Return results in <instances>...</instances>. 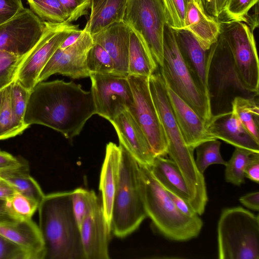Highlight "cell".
<instances>
[{
	"instance_id": "836d02e7",
	"label": "cell",
	"mask_w": 259,
	"mask_h": 259,
	"mask_svg": "<svg viewBox=\"0 0 259 259\" xmlns=\"http://www.w3.org/2000/svg\"><path fill=\"white\" fill-rule=\"evenodd\" d=\"M39 204L35 200L18 192L6 200L7 210L15 221L31 219Z\"/></svg>"
},
{
	"instance_id": "ac0fdd59",
	"label": "cell",
	"mask_w": 259,
	"mask_h": 259,
	"mask_svg": "<svg viewBox=\"0 0 259 259\" xmlns=\"http://www.w3.org/2000/svg\"><path fill=\"white\" fill-rule=\"evenodd\" d=\"M165 84L169 103L187 146L194 150L200 144L217 139L208 132L206 124L194 110Z\"/></svg>"
},
{
	"instance_id": "7bdbcfd3",
	"label": "cell",
	"mask_w": 259,
	"mask_h": 259,
	"mask_svg": "<svg viewBox=\"0 0 259 259\" xmlns=\"http://www.w3.org/2000/svg\"><path fill=\"white\" fill-rule=\"evenodd\" d=\"M24 8L22 0H0V25Z\"/></svg>"
},
{
	"instance_id": "5bb4252c",
	"label": "cell",
	"mask_w": 259,
	"mask_h": 259,
	"mask_svg": "<svg viewBox=\"0 0 259 259\" xmlns=\"http://www.w3.org/2000/svg\"><path fill=\"white\" fill-rule=\"evenodd\" d=\"M45 23L30 9L24 8L0 25V50L23 56L36 45Z\"/></svg>"
},
{
	"instance_id": "8992f818",
	"label": "cell",
	"mask_w": 259,
	"mask_h": 259,
	"mask_svg": "<svg viewBox=\"0 0 259 259\" xmlns=\"http://www.w3.org/2000/svg\"><path fill=\"white\" fill-rule=\"evenodd\" d=\"M121 157L118 186L114 198L111 233L119 238L135 231L147 217L142 200L137 161L120 145Z\"/></svg>"
},
{
	"instance_id": "1f68e13d",
	"label": "cell",
	"mask_w": 259,
	"mask_h": 259,
	"mask_svg": "<svg viewBox=\"0 0 259 259\" xmlns=\"http://www.w3.org/2000/svg\"><path fill=\"white\" fill-rule=\"evenodd\" d=\"M30 9L43 22L61 23L67 14L59 0H26Z\"/></svg>"
},
{
	"instance_id": "f907efd6",
	"label": "cell",
	"mask_w": 259,
	"mask_h": 259,
	"mask_svg": "<svg viewBox=\"0 0 259 259\" xmlns=\"http://www.w3.org/2000/svg\"><path fill=\"white\" fill-rule=\"evenodd\" d=\"M16 192L9 184L0 179V199L6 200Z\"/></svg>"
},
{
	"instance_id": "6da1fadb",
	"label": "cell",
	"mask_w": 259,
	"mask_h": 259,
	"mask_svg": "<svg viewBox=\"0 0 259 259\" xmlns=\"http://www.w3.org/2000/svg\"><path fill=\"white\" fill-rule=\"evenodd\" d=\"M91 91L63 80L38 82L30 91L24 121L55 130L69 139L78 135L94 114Z\"/></svg>"
},
{
	"instance_id": "74e56055",
	"label": "cell",
	"mask_w": 259,
	"mask_h": 259,
	"mask_svg": "<svg viewBox=\"0 0 259 259\" xmlns=\"http://www.w3.org/2000/svg\"><path fill=\"white\" fill-rule=\"evenodd\" d=\"M164 6L167 25L172 29H184L185 17L189 0H162Z\"/></svg>"
},
{
	"instance_id": "3957f363",
	"label": "cell",
	"mask_w": 259,
	"mask_h": 259,
	"mask_svg": "<svg viewBox=\"0 0 259 259\" xmlns=\"http://www.w3.org/2000/svg\"><path fill=\"white\" fill-rule=\"evenodd\" d=\"M38 210L45 259H85L71 191L45 195Z\"/></svg>"
},
{
	"instance_id": "d4e9b609",
	"label": "cell",
	"mask_w": 259,
	"mask_h": 259,
	"mask_svg": "<svg viewBox=\"0 0 259 259\" xmlns=\"http://www.w3.org/2000/svg\"><path fill=\"white\" fill-rule=\"evenodd\" d=\"M149 168L166 190L182 198L190 204L191 195L188 186L173 160L165 156H156Z\"/></svg>"
},
{
	"instance_id": "7dc6e473",
	"label": "cell",
	"mask_w": 259,
	"mask_h": 259,
	"mask_svg": "<svg viewBox=\"0 0 259 259\" xmlns=\"http://www.w3.org/2000/svg\"><path fill=\"white\" fill-rule=\"evenodd\" d=\"M240 202L246 207L258 211L259 210V192H253L241 196Z\"/></svg>"
},
{
	"instance_id": "d6a6232c",
	"label": "cell",
	"mask_w": 259,
	"mask_h": 259,
	"mask_svg": "<svg viewBox=\"0 0 259 259\" xmlns=\"http://www.w3.org/2000/svg\"><path fill=\"white\" fill-rule=\"evenodd\" d=\"M74 214L80 228L82 221L101 201L94 191L78 188L71 191Z\"/></svg>"
},
{
	"instance_id": "681fc988",
	"label": "cell",
	"mask_w": 259,
	"mask_h": 259,
	"mask_svg": "<svg viewBox=\"0 0 259 259\" xmlns=\"http://www.w3.org/2000/svg\"><path fill=\"white\" fill-rule=\"evenodd\" d=\"M82 32L79 29L69 34L60 45L59 48L65 49L74 44L78 39Z\"/></svg>"
},
{
	"instance_id": "603a6c76",
	"label": "cell",
	"mask_w": 259,
	"mask_h": 259,
	"mask_svg": "<svg viewBox=\"0 0 259 259\" xmlns=\"http://www.w3.org/2000/svg\"><path fill=\"white\" fill-rule=\"evenodd\" d=\"M184 29L190 32L205 50L217 40L221 33L219 19L205 11L200 0H189L187 3Z\"/></svg>"
},
{
	"instance_id": "4dcf8cb0",
	"label": "cell",
	"mask_w": 259,
	"mask_h": 259,
	"mask_svg": "<svg viewBox=\"0 0 259 259\" xmlns=\"http://www.w3.org/2000/svg\"><path fill=\"white\" fill-rule=\"evenodd\" d=\"M253 153L255 152L235 147L232 156L225 165V179L227 183L240 186L245 182V169Z\"/></svg>"
},
{
	"instance_id": "484cf974",
	"label": "cell",
	"mask_w": 259,
	"mask_h": 259,
	"mask_svg": "<svg viewBox=\"0 0 259 259\" xmlns=\"http://www.w3.org/2000/svg\"><path fill=\"white\" fill-rule=\"evenodd\" d=\"M125 0H91L88 21L92 35L111 24L122 21Z\"/></svg>"
},
{
	"instance_id": "7a4b0ae2",
	"label": "cell",
	"mask_w": 259,
	"mask_h": 259,
	"mask_svg": "<svg viewBox=\"0 0 259 259\" xmlns=\"http://www.w3.org/2000/svg\"><path fill=\"white\" fill-rule=\"evenodd\" d=\"M151 95L157 111L167 143V154L179 168L189 190L190 205L197 212L204 210L208 201L203 174L198 169L194 150L186 144L175 118L160 72L149 77Z\"/></svg>"
},
{
	"instance_id": "4fadbf2b",
	"label": "cell",
	"mask_w": 259,
	"mask_h": 259,
	"mask_svg": "<svg viewBox=\"0 0 259 259\" xmlns=\"http://www.w3.org/2000/svg\"><path fill=\"white\" fill-rule=\"evenodd\" d=\"M91 91L96 114L109 121L134 104L127 76L115 73H91Z\"/></svg>"
},
{
	"instance_id": "b9f144b4",
	"label": "cell",
	"mask_w": 259,
	"mask_h": 259,
	"mask_svg": "<svg viewBox=\"0 0 259 259\" xmlns=\"http://www.w3.org/2000/svg\"><path fill=\"white\" fill-rule=\"evenodd\" d=\"M0 259H27L23 250L12 241L0 235Z\"/></svg>"
},
{
	"instance_id": "4316f807",
	"label": "cell",
	"mask_w": 259,
	"mask_h": 259,
	"mask_svg": "<svg viewBox=\"0 0 259 259\" xmlns=\"http://www.w3.org/2000/svg\"><path fill=\"white\" fill-rule=\"evenodd\" d=\"M0 179L39 203L45 196L38 183L30 176L27 161L17 167L0 169Z\"/></svg>"
},
{
	"instance_id": "f35d334b",
	"label": "cell",
	"mask_w": 259,
	"mask_h": 259,
	"mask_svg": "<svg viewBox=\"0 0 259 259\" xmlns=\"http://www.w3.org/2000/svg\"><path fill=\"white\" fill-rule=\"evenodd\" d=\"M30 92L14 80L11 83L10 101L13 111L19 122L25 124L24 115Z\"/></svg>"
},
{
	"instance_id": "ffe728a7",
	"label": "cell",
	"mask_w": 259,
	"mask_h": 259,
	"mask_svg": "<svg viewBox=\"0 0 259 259\" xmlns=\"http://www.w3.org/2000/svg\"><path fill=\"white\" fill-rule=\"evenodd\" d=\"M208 132L235 147L259 153V142L245 128L235 112L212 116L206 125Z\"/></svg>"
},
{
	"instance_id": "2e32d148",
	"label": "cell",
	"mask_w": 259,
	"mask_h": 259,
	"mask_svg": "<svg viewBox=\"0 0 259 259\" xmlns=\"http://www.w3.org/2000/svg\"><path fill=\"white\" fill-rule=\"evenodd\" d=\"M121 145L139 164L150 167L155 155L140 126L127 109L110 121Z\"/></svg>"
},
{
	"instance_id": "d6986e66",
	"label": "cell",
	"mask_w": 259,
	"mask_h": 259,
	"mask_svg": "<svg viewBox=\"0 0 259 259\" xmlns=\"http://www.w3.org/2000/svg\"><path fill=\"white\" fill-rule=\"evenodd\" d=\"M131 30L122 22L114 23L92 35L94 43L101 45L114 63V73L128 76V52Z\"/></svg>"
},
{
	"instance_id": "30bf717a",
	"label": "cell",
	"mask_w": 259,
	"mask_h": 259,
	"mask_svg": "<svg viewBox=\"0 0 259 259\" xmlns=\"http://www.w3.org/2000/svg\"><path fill=\"white\" fill-rule=\"evenodd\" d=\"M219 21L220 33L229 46L240 78L248 90L259 93V62L253 31L243 22Z\"/></svg>"
},
{
	"instance_id": "ee69618b",
	"label": "cell",
	"mask_w": 259,
	"mask_h": 259,
	"mask_svg": "<svg viewBox=\"0 0 259 259\" xmlns=\"http://www.w3.org/2000/svg\"><path fill=\"white\" fill-rule=\"evenodd\" d=\"M245 178L258 184L259 182V153H253L244 171Z\"/></svg>"
},
{
	"instance_id": "83f0119b",
	"label": "cell",
	"mask_w": 259,
	"mask_h": 259,
	"mask_svg": "<svg viewBox=\"0 0 259 259\" xmlns=\"http://www.w3.org/2000/svg\"><path fill=\"white\" fill-rule=\"evenodd\" d=\"M158 66L152 56L131 30L130 37L128 75L149 77Z\"/></svg>"
},
{
	"instance_id": "5b68a950",
	"label": "cell",
	"mask_w": 259,
	"mask_h": 259,
	"mask_svg": "<svg viewBox=\"0 0 259 259\" xmlns=\"http://www.w3.org/2000/svg\"><path fill=\"white\" fill-rule=\"evenodd\" d=\"M207 85L212 116L232 111L236 97L258 98L259 93L248 90L240 78L229 46L221 34L207 50Z\"/></svg>"
},
{
	"instance_id": "277c9868",
	"label": "cell",
	"mask_w": 259,
	"mask_h": 259,
	"mask_svg": "<svg viewBox=\"0 0 259 259\" xmlns=\"http://www.w3.org/2000/svg\"><path fill=\"white\" fill-rule=\"evenodd\" d=\"M139 167L140 189L145 209L158 232L175 241L197 237L203 225L199 215L191 218L183 214L149 167L140 164Z\"/></svg>"
},
{
	"instance_id": "c3c4849f",
	"label": "cell",
	"mask_w": 259,
	"mask_h": 259,
	"mask_svg": "<svg viewBox=\"0 0 259 259\" xmlns=\"http://www.w3.org/2000/svg\"><path fill=\"white\" fill-rule=\"evenodd\" d=\"M250 10L251 12L249 11L245 16L244 23L250 27L252 31H253L258 25V3L256 4Z\"/></svg>"
},
{
	"instance_id": "9a60e30c",
	"label": "cell",
	"mask_w": 259,
	"mask_h": 259,
	"mask_svg": "<svg viewBox=\"0 0 259 259\" xmlns=\"http://www.w3.org/2000/svg\"><path fill=\"white\" fill-rule=\"evenodd\" d=\"M94 44L87 22L74 44L65 49L59 48L55 51L40 72L38 82L56 73L73 79L90 77L91 73L87 65V56Z\"/></svg>"
},
{
	"instance_id": "52a82bcc",
	"label": "cell",
	"mask_w": 259,
	"mask_h": 259,
	"mask_svg": "<svg viewBox=\"0 0 259 259\" xmlns=\"http://www.w3.org/2000/svg\"><path fill=\"white\" fill-rule=\"evenodd\" d=\"M220 259H259V217L242 207L223 209L217 225Z\"/></svg>"
},
{
	"instance_id": "e575fe53",
	"label": "cell",
	"mask_w": 259,
	"mask_h": 259,
	"mask_svg": "<svg viewBox=\"0 0 259 259\" xmlns=\"http://www.w3.org/2000/svg\"><path fill=\"white\" fill-rule=\"evenodd\" d=\"M221 142L217 139L205 141L196 148V165L198 170L203 174L211 164H220L225 165L226 162L220 152Z\"/></svg>"
},
{
	"instance_id": "9c48e42d",
	"label": "cell",
	"mask_w": 259,
	"mask_h": 259,
	"mask_svg": "<svg viewBox=\"0 0 259 259\" xmlns=\"http://www.w3.org/2000/svg\"><path fill=\"white\" fill-rule=\"evenodd\" d=\"M122 22L138 36L161 68L167 24L162 1L125 0Z\"/></svg>"
},
{
	"instance_id": "cb8c5ba5",
	"label": "cell",
	"mask_w": 259,
	"mask_h": 259,
	"mask_svg": "<svg viewBox=\"0 0 259 259\" xmlns=\"http://www.w3.org/2000/svg\"><path fill=\"white\" fill-rule=\"evenodd\" d=\"M120 157V146L111 142L108 143L100 174L99 189L104 215L110 229L114 198L119 181Z\"/></svg>"
},
{
	"instance_id": "8d00e7d4",
	"label": "cell",
	"mask_w": 259,
	"mask_h": 259,
	"mask_svg": "<svg viewBox=\"0 0 259 259\" xmlns=\"http://www.w3.org/2000/svg\"><path fill=\"white\" fill-rule=\"evenodd\" d=\"M24 56H18L0 50V90L15 80Z\"/></svg>"
},
{
	"instance_id": "f1b7e54d",
	"label": "cell",
	"mask_w": 259,
	"mask_h": 259,
	"mask_svg": "<svg viewBox=\"0 0 259 259\" xmlns=\"http://www.w3.org/2000/svg\"><path fill=\"white\" fill-rule=\"evenodd\" d=\"M258 103V98L236 97L232 103V110L245 128L259 142Z\"/></svg>"
},
{
	"instance_id": "f5cc1de1",
	"label": "cell",
	"mask_w": 259,
	"mask_h": 259,
	"mask_svg": "<svg viewBox=\"0 0 259 259\" xmlns=\"http://www.w3.org/2000/svg\"><path fill=\"white\" fill-rule=\"evenodd\" d=\"M200 1L206 12L209 15L218 19L219 16L216 10L214 0Z\"/></svg>"
},
{
	"instance_id": "7402d4cb",
	"label": "cell",
	"mask_w": 259,
	"mask_h": 259,
	"mask_svg": "<svg viewBox=\"0 0 259 259\" xmlns=\"http://www.w3.org/2000/svg\"><path fill=\"white\" fill-rule=\"evenodd\" d=\"M180 52L195 82L208 98L207 85V50H204L194 36L183 29H173Z\"/></svg>"
},
{
	"instance_id": "d590c367",
	"label": "cell",
	"mask_w": 259,
	"mask_h": 259,
	"mask_svg": "<svg viewBox=\"0 0 259 259\" xmlns=\"http://www.w3.org/2000/svg\"><path fill=\"white\" fill-rule=\"evenodd\" d=\"M87 65L90 73H114V63L112 58L98 44L94 43L89 51L87 56Z\"/></svg>"
},
{
	"instance_id": "44dd1931",
	"label": "cell",
	"mask_w": 259,
	"mask_h": 259,
	"mask_svg": "<svg viewBox=\"0 0 259 259\" xmlns=\"http://www.w3.org/2000/svg\"><path fill=\"white\" fill-rule=\"evenodd\" d=\"M0 235L19 246L27 259H45L42 237L38 226L32 219L0 224Z\"/></svg>"
},
{
	"instance_id": "ab89813d",
	"label": "cell",
	"mask_w": 259,
	"mask_h": 259,
	"mask_svg": "<svg viewBox=\"0 0 259 259\" xmlns=\"http://www.w3.org/2000/svg\"><path fill=\"white\" fill-rule=\"evenodd\" d=\"M258 0H226L222 14L227 20L245 22V18L249 10ZM221 14V15H222Z\"/></svg>"
},
{
	"instance_id": "11a10c76",
	"label": "cell",
	"mask_w": 259,
	"mask_h": 259,
	"mask_svg": "<svg viewBox=\"0 0 259 259\" xmlns=\"http://www.w3.org/2000/svg\"><path fill=\"white\" fill-rule=\"evenodd\" d=\"M4 89L0 90V108H1V104H2V96H3V93Z\"/></svg>"
},
{
	"instance_id": "bcb514c9",
	"label": "cell",
	"mask_w": 259,
	"mask_h": 259,
	"mask_svg": "<svg viewBox=\"0 0 259 259\" xmlns=\"http://www.w3.org/2000/svg\"><path fill=\"white\" fill-rule=\"evenodd\" d=\"M25 160L0 149V169L17 167L21 165Z\"/></svg>"
},
{
	"instance_id": "7c38bea8",
	"label": "cell",
	"mask_w": 259,
	"mask_h": 259,
	"mask_svg": "<svg viewBox=\"0 0 259 259\" xmlns=\"http://www.w3.org/2000/svg\"><path fill=\"white\" fill-rule=\"evenodd\" d=\"M149 77L127 76L134 97V104L128 110L143 130L155 156H165L167 141L151 95Z\"/></svg>"
},
{
	"instance_id": "816d5d0a",
	"label": "cell",
	"mask_w": 259,
	"mask_h": 259,
	"mask_svg": "<svg viewBox=\"0 0 259 259\" xmlns=\"http://www.w3.org/2000/svg\"><path fill=\"white\" fill-rule=\"evenodd\" d=\"M8 213L6 207V200L0 199V224L15 221Z\"/></svg>"
},
{
	"instance_id": "e0dca14e",
	"label": "cell",
	"mask_w": 259,
	"mask_h": 259,
	"mask_svg": "<svg viewBox=\"0 0 259 259\" xmlns=\"http://www.w3.org/2000/svg\"><path fill=\"white\" fill-rule=\"evenodd\" d=\"M85 259H109L111 231L104 215L101 200L84 218L80 226Z\"/></svg>"
},
{
	"instance_id": "f6af8a7d",
	"label": "cell",
	"mask_w": 259,
	"mask_h": 259,
	"mask_svg": "<svg viewBox=\"0 0 259 259\" xmlns=\"http://www.w3.org/2000/svg\"><path fill=\"white\" fill-rule=\"evenodd\" d=\"M166 190L175 206L183 214L191 218L199 215L187 201L173 192Z\"/></svg>"
},
{
	"instance_id": "ba28073f",
	"label": "cell",
	"mask_w": 259,
	"mask_h": 259,
	"mask_svg": "<svg viewBox=\"0 0 259 259\" xmlns=\"http://www.w3.org/2000/svg\"><path fill=\"white\" fill-rule=\"evenodd\" d=\"M160 73L165 83L208 123L211 113L207 97L195 82L180 52L173 29L164 30L163 59Z\"/></svg>"
},
{
	"instance_id": "db71d44e",
	"label": "cell",
	"mask_w": 259,
	"mask_h": 259,
	"mask_svg": "<svg viewBox=\"0 0 259 259\" xmlns=\"http://www.w3.org/2000/svg\"><path fill=\"white\" fill-rule=\"evenodd\" d=\"M214 2L216 10L219 18L223 12L226 0H214Z\"/></svg>"
},
{
	"instance_id": "8fae6325",
	"label": "cell",
	"mask_w": 259,
	"mask_h": 259,
	"mask_svg": "<svg viewBox=\"0 0 259 259\" xmlns=\"http://www.w3.org/2000/svg\"><path fill=\"white\" fill-rule=\"evenodd\" d=\"M44 23L40 38L24 56L15 79L30 92L37 83L40 72L63 41L69 34L79 29V25L66 21Z\"/></svg>"
},
{
	"instance_id": "60d3db41",
	"label": "cell",
	"mask_w": 259,
	"mask_h": 259,
	"mask_svg": "<svg viewBox=\"0 0 259 259\" xmlns=\"http://www.w3.org/2000/svg\"><path fill=\"white\" fill-rule=\"evenodd\" d=\"M66 14V22L72 23L86 15L90 8L91 0H59Z\"/></svg>"
},
{
	"instance_id": "f546056e",
	"label": "cell",
	"mask_w": 259,
	"mask_h": 259,
	"mask_svg": "<svg viewBox=\"0 0 259 259\" xmlns=\"http://www.w3.org/2000/svg\"><path fill=\"white\" fill-rule=\"evenodd\" d=\"M11 84L3 90L0 108V140L22 134L29 125L21 123L16 117L11 105Z\"/></svg>"
}]
</instances>
